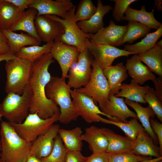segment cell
Here are the masks:
<instances>
[{
	"label": "cell",
	"instance_id": "obj_46",
	"mask_svg": "<svg viewBox=\"0 0 162 162\" xmlns=\"http://www.w3.org/2000/svg\"><path fill=\"white\" fill-rule=\"evenodd\" d=\"M154 85L155 93L162 100V77L159 76L152 81Z\"/></svg>",
	"mask_w": 162,
	"mask_h": 162
},
{
	"label": "cell",
	"instance_id": "obj_42",
	"mask_svg": "<svg viewBox=\"0 0 162 162\" xmlns=\"http://www.w3.org/2000/svg\"><path fill=\"white\" fill-rule=\"evenodd\" d=\"M85 157L81 152L67 150L64 162H82Z\"/></svg>",
	"mask_w": 162,
	"mask_h": 162
},
{
	"label": "cell",
	"instance_id": "obj_49",
	"mask_svg": "<svg viewBox=\"0 0 162 162\" xmlns=\"http://www.w3.org/2000/svg\"><path fill=\"white\" fill-rule=\"evenodd\" d=\"M154 2L155 7L157 10L160 11H162V0H154Z\"/></svg>",
	"mask_w": 162,
	"mask_h": 162
},
{
	"label": "cell",
	"instance_id": "obj_10",
	"mask_svg": "<svg viewBox=\"0 0 162 162\" xmlns=\"http://www.w3.org/2000/svg\"><path fill=\"white\" fill-rule=\"evenodd\" d=\"M93 60V56L87 48L80 52L77 62L69 71L67 84L70 88L76 90L88 83L91 76V66Z\"/></svg>",
	"mask_w": 162,
	"mask_h": 162
},
{
	"label": "cell",
	"instance_id": "obj_44",
	"mask_svg": "<svg viewBox=\"0 0 162 162\" xmlns=\"http://www.w3.org/2000/svg\"><path fill=\"white\" fill-rule=\"evenodd\" d=\"M17 8L22 13L26 8H28V6L32 2L33 0H7Z\"/></svg>",
	"mask_w": 162,
	"mask_h": 162
},
{
	"label": "cell",
	"instance_id": "obj_18",
	"mask_svg": "<svg viewBox=\"0 0 162 162\" xmlns=\"http://www.w3.org/2000/svg\"><path fill=\"white\" fill-rule=\"evenodd\" d=\"M125 67L132 80L139 84L142 85L148 80L152 81L156 78L149 68L142 63L137 54H134L127 59Z\"/></svg>",
	"mask_w": 162,
	"mask_h": 162
},
{
	"label": "cell",
	"instance_id": "obj_36",
	"mask_svg": "<svg viewBox=\"0 0 162 162\" xmlns=\"http://www.w3.org/2000/svg\"><path fill=\"white\" fill-rule=\"evenodd\" d=\"M97 6L94 5L91 0H81L79 3L74 16L76 22L89 19L95 13Z\"/></svg>",
	"mask_w": 162,
	"mask_h": 162
},
{
	"label": "cell",
	"instance_id": "obj_11",
	"mask_svg": "<svg viewBox=\"0 0 162 162\" xmlns=\"http://www.w3.org/2000/svg\"><path fill=\"white\" fill-rule=\"evenodd\" d=\"M86 43L87 48L102 70L112 65L114 60L117 58L136 54L135 52H129L115 46L98 44L88 38L86 39Z\"/></svg>",
	"mask_w": 162,
	"mask_h": 162
},
{
	"label": "cell",
	"instance_id": "obj_43",
	"mask_svg": "<svg viewBox=\"0 0 162 162\" xmlns=\"http://www.w3.org/2000/svg\"><path fill=\"white\" fill-rule=\"evenodd\" d=\"M108 154L104 152L94 154L88 157H85L82 162H108Z\"/></svg>",
	"mask_w": 162,
	"mask_h": 162
},
{
	"label": "cell",
	"instance_id": "obj_55",
	"mask_svg": "<svg viewBox=\"0 0 162 162\" xmlns=\"http://www.w3.org/2000/svg\"></svg>",
	"mask_w": 162,
	"mask_h": 162
},
{
	"label": "cell",
	"instance_id": "obj_24",
	"mask_svg": "<svg viewBox=\"0 0 162 162\" xmlns=\"http://www.w3.org/2000/svg\"><path fill=\"white\" fill-rule=\"evenodd\" d=\"M37 14V11L35 9L28 8L20 13L10 29L14 32L22 31L40 40L37 33L34 25V19Z\"/></svg>",
	"mask_w": 162,
	"mask_h": 162
},
{
	"label": "cell",
	"instance_id": "obj_31",
	"mask_svg": "<svg viewBox=\"0 0 162 162\" xmlns=\"http://www.w3.org/2000/svg\"><path fill=\"white\" fill-rule=\"evenodd\" d=\"M162 35V26L154 32L149 33L140 41L134 44H126L124 50L139 55L153 47Z\"/></svg>",
	"mask_w": 162,
	"mask_h": 162
},
{
	"label": "cell",
	"instance_id": "obj_54",
	"mask_svg": "<svg viewBox=\"0 0 162 162\" xmlns=\"http://www.w3.org/2000/svg\"><path fill=\"white\" fill-rule=\"evenodd\" d=\"M162 162V160H160V161H157V162Z\"/></svg>",
	"mask_w": 162,
	"mask_h": 162
},
{
	"label": "cell",
	"instance_id": "obj_47",
	"mask_svg": "<svg viewBox=\"0 0 162 162\" xmlns=\"http://www.w3.org/2000/svg\"><path fill=\"white\" fill-rule=\"evenodd\" d=\"M16 58L17 57L16 55L10 52L0 54V63L4 61H5L7 62Z\"/></svg>",
	"mask_w": 162,
	"mask_h": 162
},
{
	"label": "cell",
	"instance_id": "obj_33",
	"mask_svg": "<svg viewBox=\"0 0 162 162\" xmlns=\"http://www.w3.org/2000/svg\"><path fill=\"white\" fill-rule=\"evenodd\" d=\"M126 31L120 44L119 46L128 42L130 44L139 38L149 33L151 28L142 23L133 21H128Z\"/></svg>",
	"mask_w": 162,
	"mask_h": 162
},
{
	"label": "cell",
	"instance_id": "obj_5",
	"mask_svg": "<svg viewBox=\"0 0 162 162\" xmlns=\"http://www.w3.org/2000/svg\"><path fill=\"white\" fill-rule=\"evenodd\" d=\"M91 66L92 68L89 81L85 86L76 90L91 97L96 105L98 104L101 111L106 114L110 92L108 83L103 70L94 59Z\"/></svg>",
	"mask_w": 162,
	"mask_h": 162
},
{
	"label": "cell",
	"instance_id": "obj_12",
	"mask_svg": "<svg viewBox=\"0 0 162 162\" xmlns=\"http://www.w3.org/2000/svg\"><path fill=\"white\" fill-rule=\"evenodd\" d=\"M80 52L76 47L55 40L50 53L53 58L58 62L60 67L62 78H67L70 68L77 61Z\"/></svg>",
	"mask_w": 162,
	"mask_h": 162
},
{
	"label": "cell",
	"instance_id": "obj_27",
	"mask_svg": "<svg viewBox=\"0 0 162 162\" xmlns=\"http://www.w3.org/2000/svg\"><path fill=\"white\" fill-rule=\"evenodd\" d=\"M150 88L148 85L140 86L132 80L129 84H121L114 95L116 97H124L138 103L146 104L143 97Z\"/></svg>",
	"mask_w": 162,
	"mask_h": 162
},
{
	"label": "cell",
	"instance_id": "obj_17",
	"mask_svg": "<svg viewBox=\"0 0 162 162\" xmlns=\"http://www.w3.org/2000/svg\"><path fill=\"white\" fill-rule=\"evenodd\" d=\"M131 153L144 157L162 156L159 147L154 143L152 139L142 127L135 140L133 141Z\"/></svg>",
	"mask_w": 162,
	"mask_h": 162
},
{
	"label": "cell",
	"instance_id": "obj_2",
	"mask_svg": "<svg viewBox=\"0 0 162 162\" xmlns=\"http://www.w3.org/2000/svg\"><path fill=\"white\" fill-rule=\"evenodd\" d=\"M0 158L4 162H26L32 143L21 138L10 122L2 121L0 132Z\"/></svg>",
	"mask_w": 162,
	"mask_h": 162
},
{
	"label": "cell",
	"instance_id": "obj_20",
	"mask_svg": "<svg viewBox=\"0 0 162 162\" xmlns=\"http://www.w3.org/2000/svg\"><path fill=\"white\" fill-rule=\"evenodd\" d=\"M97 8L96 12L89 19L77 22L78 26L83 33L94 34L103 28L104 16L113 9L109 5H104L101 0L98 1Z\"/></svg>",
	"mask_w": 162,
	"mask_h": 162
},
{
	"label": "cell",
	"instance_id": "obj_6",
	"mask_svg": "<svg viewBox=\"0 0 162 162\" xmlns=\"http://www.w3.org/2000/svg\"><path fill=\"white\" fill-rule=\"evenodd\" d=\"M30 100L31 92L28 85L21 95L7 94L1 104L3 117L10 122L22 123L29 114Z\"/></svg>",
	"mask_w": 162,
	"mask_h": 162
},
{
	"label": "cell",
	"instance_id": "obj_30",
	"mask_svg": "<svg viewBox=\"0 0 162 162\" xmlns=\"http://www.w3.org/2000/svg\"><path fill=\"white\" fill-rule=\"evenodd\" d=\"M138 55L140 60L145 63L152 72L162 77V49L155 45Z\"/></svg>",
	"mask_w": 162,
	"mask_h": 162
},
{
	"label": "cell",
	"instance_id": "obj_40",
	"mask_svg": "<svg viewBox=\"0 0 162 162\" xmlns=\"http://www.w3.org/2000/svg\"><path fill=\"white\" fill-rule=\"evenodd\" d=\"M136 0H111L115 2L113 9L112 16L114 20L117 22L122 20L124 14L127 8Z\"/></svg>",
	"mask_w": 162,
	"mask_h": 162
},
{
	"label": "cell",
	"instance_id": "obj_1",
	"mask_svg": "<svg viewBox=\"0 0 162 162\" xmlns=\"http://www.w3.org/2000/svg\"><path fill=\"white\" fill-rule=\"evenodd\" d=\"M54 62L50 52L33 62L28 85L31 92L29 113L37 112L41 118L46 119L60 112L59 107L46 95L45 88L51 78L48 71Z\"/></svg>",
	"mask_w": 162,
	"mask_h": 162
},
{
	"label": "cell",
	"instance_id": "obj_32",
	"mask_svg": "<svg viewBox=\"0 0 162 162\" xmlns=\"http://www.w3.org/2000/svg\"><path fill=\"white\" fill-rule=\"evenodd\" d=\"M21 12L7 0H0V29H10Z\"/></svg>",
	"mask_w": 162,
	"mask_h": 162
},
{
	"label": "cell",
	"instance_id": "obj_45",
	"mask_svg": "<svg viewBox=\"0 0 162 162\" xmlns=\"http://www.w3.org/2000/svg\"><path fill=\"white\" fill-rule=\"evenodd\" d=\"M10 52L8 40L0 29V54Z\"/></svg>",
	"mask_w": 162,
	"mask_h": 162
},
{
	"label": "cell",
	"instance_id": "obj_35",
	"mask_svg": "<svg viewBox=\"0 0 162 162\" xmlns=\"http://www.w3.org/2000/svg\"><path fill=\"white\" fill-rule=\"evenodd\" d=\"M138 119L132 118L128 122H116L106 119L104 123L115 125L120 128L126 136L134 141L136 139L140 129L142 127L137 121Z\"/></svg>",
	"mask_w": 162,
	"mask_h": 162
},
{
	"label": "cell",
	"instance_id": "obj_48",
	"mask_svg": "<svg viewBox=\"0 0 162 162\" xmlns=\"http://www.w3.org/2000/svg\"><path fill=\"white\" fill-rule=\"evenodd\" d=\"M26 162H42L40 159L34 155H30Z\"/></svg>",
	"mask_w": 162,
	"mask_h": 162
},
{
	"label": "cell",
	"instance_id": "obj_29",
	"mask_svg": "<svg viewBox=\"0 0 162 162\" xmlns=\"http://www.w3.org/2000/svg\"><path fill=\"white\" fill-rule=\"evenodd\" d=\"M58 134L67 150L81 151L82 131L80 127H77L70 130L59 128Z\"/></svg>",
	"mask_w": 162,
	"mask_h": 162
},
{
	"label": "cell",
	"instance_id": "obj_39",
	"mask_svg": "<svg viewBox=\"0 0 162 162\" xmlns=\"http://www.w3.org/2000/svg\"><path fill=\"white\" fill-rule=\"evenodd\" d=\"M108 154V162H138L152 159L151 157L135 155L131 152Z\"/></svg>",
	"mask_w": 162,
	"mask_h": 162
},
{
	"label": "cell",
	"instance_id": "obj_23",
	"mask_svg": "<svg viewBox=\"0 0 162 162\" xmlns=\"http://www.w3.org/2000/svg\"><path fill=\"white\" fill-rule=\"evenodd\" d=\"M106 114L116 118L121 122H128L129 118L138 119L136 114L130 110L122 97H116L114 95L109 96Z\"/></svg>",
	"mask_w": 162,
	"mask_h": 162
},
{
	"label": "cell",
	"instance_id": "obj_21",
	"mask_svg": "<svg viewBox=\"0 0 162 162\" xmlns=\"http://www.w3.org/2000/svg\"><path fill=\"white\" fill-rule=\"evenodd\" d=\"M81 138L82 141L88 143L92 154L106 152L108 146L107 140L100 128L94 125L86 128Z\"/></svg>",
	"mask_w": 162,
	"mask_h": 162
},
{
	"label": "cell",
	"instance_id": "obj_51",
	"mask_svg": "<svg viewBox=\"0 0 162 162\" xmlns=\"http://www.w3.org/2000/svg\"><path fill=\"white\" fill-rule=\"evenodd\" d=\"M155 45L161 49H162V39H161L158 42H157Z\"/></svg>",
	"mask_w": 162,
	"mask_h": 162
},
{
	"label": "cell",
	"instance_id": "obj_34",
	"mask_svg": "<svg viewBox=\"0 0 162 162\" xmlns=\"http://www.w3.org/2000/svg\"><path fill=\"white\" fill-rule=\"evenodd\" d=\"M53 42L46 43L42 46L33 45L24 47L15 55L17 57L33 62L39 59L43 55L50 52Z\"/></svg>",
	"mask_w": 162,
	"mask_h": 162
},
{
	"label": "cell",
	"instance_id": "obj_3",
	"mask_svg": "<svg viewBox=\"0 0 162 162\" xmlns=\"http://www.w3.org/2000/svg\"><path fill=\"white\" fill-rule=\"evenodd\" d=\"M71 90L65 79L54 76L51 77L45 88L47 98L59 107L58 121L64 124L76 120L79 116L71 100Z\"/></svg>",
	"mask_w": 162,
	"mask_h": 162
},
{
	"label": "cell",
	"instance_id": "obj_52",
	"mask_svg": "<svg viewBox=\"0 0 162 162\" xmlns=\"http://www.w3.org/2000/svg\"><path fill=\"white\" fill-rule=\"evenodd\" d=\"M2 117H3V115L2 110H1V104H0V121L1 120V118ZM0 150L1 151L0 142Z\"/></svg>",
	"mask_w": 162,
	"mask_h": 162
},
{
	"label": "cell",
	"instance_id": "obj_53",
	"mask_svg": "<svg viewBox=\"0 0 162 162\" xmlns=\"http://www.w3.org/2000/svg\"><path fill=\"white\" fill-rule=\"evenodd\" d=\"M0 162H4L0 158Z\"/></svg>",
	"mask_w": 162,
	"mask_h": 162
},
{
	"label": "cell",
	"instance_id": "obj_14",
	"mask_svg": "<svg viewBox=\"0 0 162 162\" xmlns=\"http://www.w3.org/2000/svg\"><path fill=\"white\" fill-rule=\"evenodd\" d=\"M34 25L39 39L46 43L57 40L64 32V28L61 24L45 15H37Z\"/></svg>",
	"mask_w": 162,
	"mask_h": 162
},
{
	"label": "cell",
	"instance_id": "obj_25",
	"mask_svg": "<svg viewBox=\"0 0 162 162\" xmlns=\"http://www.w3.org/2000/svg\"><path fill=\"white\" fill-rule=\"evenodd\" d=\"M145 6H141L140 10L134 9L130 6L126 9L124 14L125 16L122 20L133 21L143 24L151 28L158 29L162 26L155 18L154 10L148 12L146 10Z\"/></svg>",
	"mask_w": 162,
	"mask_h": 162
},
{
	"label": "cell",
	"instance_id": "obj_16",
	"mask_svg": "<svg viewBox=\"0 0 162 162\" xmlns=\"http://www.w3.org/2000/svg\"><path fill=\"white\" fill-rule=\"evenodd\" d=\"M59 128L58 124H53L46 133L38 136L32 142L30 155H34L40 159L48 156L53 149Z\"/></svg>",
	"mask_w": 162,
	"mask_h": 162
},
{
	"label": "cell",
	"instance_id": "obj_7",
	"mask_svg": "<svg viewBox=\"0 0 162 162\" xmlns=\"http://www.w3.org/2000/svg\"><path fill=\"white\" fill-rule=\"evenodd\" d=\"M60 112L46 119L41 118L38 113H30L21 123L10 122L19 136L26 142L32 143L39 136L46 133L58 121Z\"/></svg>",
	"mask_w": 162,
	"mask_h": 162
},
{
	"label": "cell",
	"instance_id": "obj_19",
	"mask_svg": "<svg viewBox=\"0 0 162 162\" xmlns=\"http://www.w3.org/2000/svg\"><path fill=\"white\" fill-rule=\"evenodd\" d=\"M100 129L107 140L106 152L109 154L131 153L133 141L127 136L116 134L109 128L103 127Z\"/></svg>",
	"mask_w": 162,
	"mask_h": 162
},
{
	"label": "cell",
	"instance_id": "obj_37",
	"mask_svg": "<svg viewBox=\"0 0 162 162\" xmlns=\"http://www.w3.org/2000/svg\"><path fill=\"white\" fill-rule=\"evenodd\" d=\"M67 151L58 134L55 139L54 146L50 154L40 160L42 162H64Z\"/></svg>",
	"mask_w": 162,
	"mask_h": 162
},
{
	"label": "cell",
	"instance_id": "obj_41",
	"mask_svg": "<svg viewBox=\"0 0 162 162\" xmlns=\"http://www.w3.org/2000/svg\"><path fill=\"white\" fill-rule=\"evenodd\" d=\"M150 124L154 133L158 138L160 151L162 152V124L154 118L150 119Z\"/></svg>",
	"mask_w": 162,
	"mask_h": 162
},
{
	"label": "cell",
	"instance_id": "obj_50",
	"mask_svg": "<svg viewBox=\"0 0 162 162\" xmlns=\"http://www.w3.org/2000/svg\"><path fill=\"white\" fill-rule=\"evenodd\" d=\"M162 160V156L158 158H156L154 159H151L144 161L138 162H155Z\"/></svg>",
	"mask_w": 162,
	"mask_h": 162
},
{
	"label": "cell",
	"instance_id": "obj_28",
	"mask_svg": "<svg viewBox=\"0 0 162 162\" xmlns=\"http://www.w3.org/2000/svg\"><path fill=\"white\" fill-rule=\"evenodd\" d=\"M126 67L122 62L111 65L103 70L104 74L109 85L110 95H114L117 92L118 88L128 76Z\"/></svg>",
	"mask_w": 162,
	"mask_h": 162
},
{
	"label": "cell",
	"instance_id": "obj_15",
	"mask_svg": "<svg viewBox=\"0 0 162 162\" xmlns=\"http://www.w3.org/2000/svg\"><path fill=\"white\" fill-rule=\"evenodd\" d=\"M127 26L117 25L110 20L108 26L103 27L95 34H90L89 39L99 44L119 46Z\"/></svg>",
	"mask_w": 162,
	"mask_h": 162
},
{
	"label": "cell",
	"instance_id": "obj_13",
	"mask_svg": "<svg viewBox=\"0 0 162 162\" xmlns=\"http://www.w3.org/2000/svg\"><path fill=\"white\" fill-rule=\"evenodd\" d=\"M74 6L70 0H33L28 8L36 9L38 15H54L64 19Z\"/></svg>",
	"mask_w": 162,
	"mask_h": 162
},
{
	"label": "cell",
	"instance_id": "obj_38",
	"mask_svg": "<svg viewBox=\"0 0 162 162\" xmlns=\"http://www.w3.org/2000/svg\"><path fill=\"white\" fill-rule=\"evenodd\" d=\"M143 98L151 107L158 119L162 122V100L156 94L154 88L150 87Z\"/></svg>",
	"mask_w": 162,
	"mask_h": 162
},
{
	"label": "cell",
	"instance_id": "obj_8",
	"mask_svg": "<svg viewBox=\"0 0 162 162\" xmlns=\"http://www.w3.org/2000/svg\"><path fill=\"white\" fill-rule=\"evenodd\" d=\"M76 6H74L67 13L65 19L54 15H45L47 17L57 21L63 26L64 33L56 40L76 47L81 52L87 48L86 38L89 39L90 34L83 33L78 26L74 20Z\"/></svg>",
	"mask_w": 162,
	"mask_h": 162
},
{
	"label": "cell",
	"instance_id": "obj_9",
	"mask_svg": "<svg viewBox=\"0 0 162 162\" xmlns=\"http://www.w3.org/2000/svg\"><path fill=\"white\" fill-rule=\"evenodd\" d=\"M70 94L73 105L79 116H81L87 123H103L105 118L100 115L106 117L110 120L120 122L118 119L103 112L94 103L93 99L86 94L74 89L71 90Z\"/></svg>",
	"mask_w": 162,
	"mask_h": 162
},
{
	"label": "cell",
	"instance_id": "obj_26",
	"mask_svg": "<svg viewBox=\"0 0 162 162\" xmlns=\"http://www.w3.org/2000/svg\"><path fill=\"white\" fill-rule=\"evenodd\" d=\"M124 101L126 104L135 111L137 116L141 122L145 130L152 139L154 144H158L159 142L158 138L153 132L150 124V119L154 118L155 116L151 107L149 105L147 107H143L138 102L126 98Z\"/></svg>",
	"mask_w": 162,
	"mask_h": 162
},
{
	"label": "cell",
	"instance_id": "obj_22",
	"mask_svg": "<svg viewBox=\"0 0 162 162\" xmlns=\"http://www.w3.org/2000/svg\"><path fill=\"white\" fill-rule=\"evenodd\" d=\"M1 30L8 40L10 52L15 55L21 49L26 46L40 45L41 44V41L40 39L23 32L17 33L10 29Z\"/></svg>",
	"mask_w": 162,
	"mask_h": 162
},
{
	"label": "cell",
	"instance_id": "obj_4",
	"mask_svg": "<svg viewBox=\"0 0 162 162\" xmlns=\"http://www.w3.org/2000/svg\"><path fill=\"white\" fill-rule=\"evenodd\" d=\"M33 64L30 61L18 57L6 62L5 88L7 94H22L28 84Z\"/></svg>",
	"mask_w": 162,
	"mask_h": 162
}]
</instances>
